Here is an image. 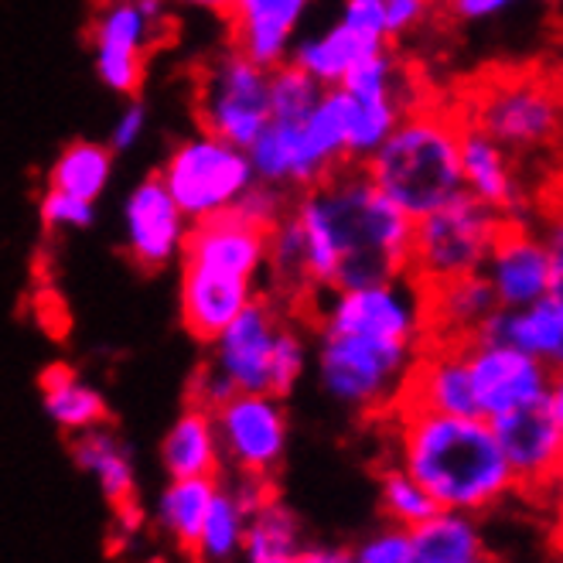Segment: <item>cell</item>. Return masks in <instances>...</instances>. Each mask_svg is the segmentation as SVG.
<instances>
[{
  "label": "cell",
  "mask_w": 563,
  "mask_h": 563,
  "mask_svg": "<svg viewBox=\"0 0 563 563\" xmlns=\"http://www.w3.org/2000/svg\"><path fill=\"white\" fill-rule=\"evenodd\" d=\"M301 225L311 297L410 277L413 222L369 181L362 164H342L290 198Z\"/></svg>",
  "instance_id": "cell-1"
},
{
  "label": "cell",
  "mask_w": 563,
  "mask_h": 563,
  "mask_svg": "<svg viewBox=\"0 0 563 563\" xmlns=\"http://www.w3.org/2000/svg\"><path fill=\"white\" fill-rule=\"evenodd\" d=\"M393 420L396 465L427 488L438 509L478 516L519 488L485 417L393 410Z\"/></svg>",
  "instance_id": "cell-2"
},
{
  "label": "cell",
  "mask_w": 563,
  "mask_h": 563,
  "mask_svg": "<svg viewBox=\"0 0 563 563\" xmlns=\"http://www.w3.org/2000/svg\"><path fill=\"white\" fill-rule=\"evenodd\" d=\"M369 181L410 222L465 191L461 178V113L410 107L393 134L362 164Z\"/></svg>",
  "instance_id": "cell-3"
},
{
  "label": "cell",
  "mask_w": 563,
  "mask_h": 563,
  "mask_svg": "<svg viewBox=\"0 0 563 563\" xmlns=\"http://www.w3.org/2000/svg\"><path fill=\"white\" fill-rule=\"evenodd\" d=\"M349 99L345 92L324 89L318 103L301 120H271L246 147L253 175L284 195H301L349 164Z\"/></svg>",
  "instance_id": "cell-4"
},
{
  "label": "cell",
  "mask_w": 563,
  "mask_h": 563,
  "mask_svg": "<svg viewBox=\"0 0 563 563\" xmlns=\"http://www.w3.org/2000/svg\"><path fill=\"white\" fill-rule=\"evenodd\" d=\"M423 345L369 331L314 328V373L321 389L345 410L393 413Z\"/></svg>",
  "instance_id": "cell-5"
},
{
  "label": "cell",
  "mask_w": 563,
  "mask_h": 563,
  "mask_svg": "<svg viewBox=\"0 0 563 563\" xmlns=\"http://www.w3.org/2000/svg\"><path fill=\"white\" fill-rule=\"evenodd\" d=\"M175 35L172 0H96L89 48L96 76L110 92L134 99L147 79V58Z\"/></svg>",
  "instance_id": "cell-6"
},
{
  "label": "cell",
  "mask_w": 563,
  "mask_h": 563,
  "mask_svg": "<svg viewBox=\"0 0 563 563\" xmlns=\"http://www.w3.org/2000/svg\"><path fill=\"white\" fill-rule=\"evenodd\" d=\"M157 178L172 191L191 225L233 212L256 185L246 147L206 134V130L172 144Z\"/></svg>",
  "instance_id": "cell-7"
},
{
  "label": "cell",
  "mask_w": 563,
  "mask_h": 563,
  "mask_svg": "<svg viewBox=\"0 0 563 563\" xmlns=\"http://www.w3.org/2000/svg\"><path fill=\"white\" fill-rule=\"evenodd\" d=\"M195 123L236 147H250L271 123V69L225 45L195 69Z\"/></svg>",
  "instance_id": "cell-8"
},
{
  "label": "cell",
  "mask_w": 563,
  "mask_h": 563,
  "mask_svg": "<svg viewBox=\"0 0 563 563\" xmlns=\"http://www.w3.org/2000/svg\"><path fill=\"white\" fill-rule=\"evenodd\" d=\"M509 219L475 195L461 191L448 206L413 222L410 236V280L420 287L478 274L485 256Z\"/></svg>",
  "instance_id": "cell-9"
},
{
  "label": "cell",
  "mask_w": 563,
  "mask_h": 563,
  "mask_svg": "<svg viewBox=\"0 0 563 563\" xmlns=\"http://www.w3.org/2000/svg\"><path fill=\"white\" fill-rule=\"evenodd\" d=\"M461 120L478 130L509 154H533L550 147L563 134V92L540 76L488 79L475 99V113Z\"/></svg>",
  "instance_id": "cell-10"
},
{
  "label": "cell",
  "mask_w": 563,
  "mask_h": 563,
  "mask_svg": "<svg viewBox=\"0 0 563 563\" xmlns=\"http://www.w3.org/2000/svg\"><path fill=\"white\" fill-rule=\"evenodd\" d=\"M290 301L263 287L253 301L225 324L222 335L209 345V366L236 393H271L274 349ZM274 396V393H271Z\"/></svg>",
  "instance_id": "cell-11"
},
{
  "label": "cell",
  "mask_w": 563,
  "mask_h": 563,
  "mask_svg": "<svg viewBox=\"0 0 563 563\" xmlns=\"http://www.w3.org/2000/svg\"><path fill=\"white\" fill-rule=\"evenodd\" d=\"M222 465L236 475L271 478L287 451V410L280 396L271 393H233L212 410Z\"/></svg>",
  "instance_id": "cell-12"
},
{
  "label": "cell",
  "mask_w": 563,
  "mask_h": 563,
  "mask_svg": "<svg viewBox=\"0 0 563 563\" xmlns=\"http://www.w3.org/2000/svg\"><path fill=\"white\" fill-rule=\"evenodd\" d=\"M465 362H468V376H472L475 410L485 420H495V417L519 410L526 404L547 400L550 383H553V373L540 358L526 355L506 342L468 339Z\"/></svg>",
  "instance_id": "cell-13"
},
{
  "label": "cell",
  "mask_w": 563,
  "mask_h": 563,
  "mask_svg": "<svg viewBox=\"0 0 563 563\" xmlns=\"http://www.w3.org/2000/svg\"><path fill=\"white\" fill-rule=\"evenodd\" d=\"M120 225H123V253L144 274L175 267L191 229V222L178 209L172 191L164 188L157 172L130 188L120 212Z\"/></svg>",
  "instance_id": "cell-14"
},
{
  "label": "cell",
  "mask_w": 563,
  "mask_h": 563,
  "mask_svg": "<svg viewBox=\"0 0 563 563\" xmlns=\"http://www.w3.org/2000/svg\"><path fill=\"white\" fill-rule=\"evenodd\" d=\"M260 290L263 284L256 280L188 260L178 263V314L188 335L202 345H212Z\"/></svg>",
  "instance_id": "cell-15"
},
{
  "label": "cell",
  "mask_w": 563,
  "mask_h": 563,
  "mask_svg": "<svg viewBox=\"0 0 563 563\" xmlns=\"http://www.w3.org/2000/svg\"><path fill=\"white\" fill-rule=\"evenodd\" d=\"M499 308H526L550 294V256L537 229L509 219L482 267Z\"/></svg>",
  "instance_id": "cell-16"
},
{
  "label": "cell",
  "mask_w": 563,
  "mask_h": 563,
  "mask_svg": "<svg viewBox=\"0 0 563 563\" xmlns=\"http://www.w3.org/2000/svg\"><path fill=\"white\" fill-rule=\"evenodd\" d=\"M519 488H547L560 482V430L547 400L526 404L488 420Z\"/></svg>",
  "instance_id": "cell-17"
},
{
  "label": "cell",
  "mask_w": 563,
  "mask_h": 563,
  "mask_svg": "<svg viewBox=\"0 0 563 563\" xmlns=\"http://www.w3.org/2000/svg\"><path fill=\"white\" fill-rule=\"evenodd\" d=\"M393 410L478 413L465 362V342H423L400 393V404Z\"/></svg>",
  "instance_id": "cell-18"
},
{
  "label": "cell",
  "mask_w": 563,
  "mask_h": 563,
  "mask_svg": "<svg viewBox=\"0 0 563 563\" xmlns=\"http://www.w3.org/2000/svg\"><path fill=\"white\" fill-rule=\"evenodd\" d=\"M311 0H233L225 14L229 45L263 69H277L290 58Z\"/></svg>",
  "instance_id": "cell-19"
},
{
  "label": "cell",
  "mask_w": 563,
  "mask_h": 563,
  "mask_svg": "<svg viewBox=\"0 0 563 563\" xmlns=\"http://www.w3.org/2000/svg\"><path fill=\"white\" fill-rule=\"evenodd\" d=\"M73 461L96 478L103 499L113 506L117 522L134 533L141 526V503H137V478H134V461H130L126 444L113 434V427H89L82 434H73L69 441Z\"/></svg>",
  "instance_id": "cell-20"
},
{
  "label": "cell",
  "mask_w": 563,
  "mask_h": 563,
  "mask_svg": "<svg viewBox=\"0 0 563 563\" xmlns=\"http://www.w3.org/2000/svg\"><path fill=\"white\" fill-rule=\"evenodd\" d=\"M461 178H465V191L478 202L492 206L506 219L526 222V195L512 168V154L468 120H461Z\"/></svg>",
  "instance_id": "cell-21"
},
{
  "label": "cell",
  "mask_w": 563,
  "mask_h": 563,
  "mask_svg": "<svg viewBox=\"0 0 563 563\" xmlns=\"http://www.w3.org/2000/svg\"><path fill=\"white\" fill-rule=\"evenodd\" d=\"M495 311L499 301L482 271L423 287L427 342H468Z\"/></svg>",
  "instance_id": "cell-22"
},
{
  "label": "cell",
  "mask_w": 563,
  "mask_h": 563,
  "mask_svg": "<svg viewBox=\"0 0 563 563\" xmlns=\"http://www.w3.org/2000/svg\"><path fill=\"white\" fill-rule=\"evenodd\" d=\"M475 339L506 342L540 358L550 373H563V301L547 294L526 308H499Z\"/></svg>",
  "instance_id": "cell-23"
},
{
  "label": "cell",
  "mask_w": 563,
  "mask_h": 563,
  "mask_svg": "<svg viewBox=\"0 0 563 563\" xmlns=\"http://www.w3.org/2000/svg\"><path fill=\"white\" fill-rule=\"evenodd\" d=\"M386 45L389 42L362 35V31H355L352 24L335 21L331 27L318 31V35L297 38L287 62H294L297 69L308 73L321 89H335V86H342V79L355 69L362 58L386 48Z\"/></svg>",
  "instance_id": "cell-24"
},
{
  "label": "cell",
  "mask_w": 563,
  "mask_h": 563,
  "mask_svg": "<svg viewBox=\"0 0 563 563\" xmlns=\"http://www.w3.org/2000/svg\"><path fill=\"white\" fill-rule=\"evenodd\" d=\"M161 461L172 478H219L222 451L212 410L188 404L161 441Z\"/></svg>",
  "instance_id": "cell-25"
},
{
  "label": "cell",
  "mask_w": 563,
  "mask_h": 563,
  "mask_svg": "<svg viewBox=\"0 0 563 563\" xmlns=\"http://www.w3.org/2000/svg\"><path fill=\"white\" fill-rule=\"evenodd\" d=\"M485 556L482 526L468 512L438 509L410 529V563H478Z\"/></svg>",
  "instance_id": "cell-26"
},
{
  "label": "cell",
  "mask_w": 563,
  "mask_h": 563,
  "mask_svg": "<svg viewBox=\"0 0 563 563\" xmlns=\"http://www.w3.org/2000/svg\"><path fill=\"white\" fill-rule=\"evenodd\" d=\"M42 386V407L55 427H62L65 434H82L89 427L110 423V407L92 383H86L73 366H48L38 379Z\"/></svg>",
  "instance_id": "cell-27"
},
{
  "label": "cell",
  "mask_w": 563,
  "mask_h": 563,
  "mask_svg": "<svg viewBox=\"0 0 563 563\" xmlns=\"http://www.w3.org/2000/svg\"><path fill=\"white\" fill-rule=\"evenodd\" d=\"M305 547L308 543L301 537V519L274 495L267 506H260L246 519V537H243L240 556L243 563H297Z\"/></svg>",
  "instance_id": "cell-28"
},
{
  "label": "cell",
  "mask_w": 563,
  "mask_h": 563,
  "mask_svg": "<svg viewBox=\"0 0 563 563\" xmlns=\"http://www.w3.org/2000/svg\"><path fill=\"white\" fill-rule=\"evenodd\" d=\"M113 161H117V154L110 151V144L73 141L55 154L45 185L79 195L86 202H99V195L107 191V185L113 178Z\"/></svg>",
  "instance_id": "cell-29"
},
{
  "label": "cell",
  "mask_w": 563,
  "mask_h": 563,
  "mask_svg": "<svg viewBox=\"0 0 563 563\" xmlns=\"http://www.w3.org/2000/svg\"><path fill=\"white\" fill-rule=\"evenodd\" d=\"M216 478H172V485L157 499V526L168 533L185 553H191L198 529L206 522V512L216 499Z\"/></svg>",
  "instance_id": "cell-30"
},
{
  "label": "cell",
  "mask_w": 563,
  "mask_h": 563,
  "mask_svg": "<svg viewBox=\"0 0 563 563\" xmlns=\"http://www.w3.org/2000/svg\"><path fill=\"white\" fill-rule=\"evenodd\" d=\"M246 519L250 516L240 509L236 495L225 485H219L216 499L206 512V522H202V529H198L191 556H198L202 563H233L243 550Z\"/></svg>",
  "instance_id": "cell-31"
},
{
  "label": "cell",
  "mask_w": 563,
  "mask_h": 563,
  "mask_svg": "<svg viewBox=\"0 0 563 563\" xmlns=\"http://www.w3.org/2000/svg\"><path fill=\"white\" fill-rule=\"evenodd\" d=\"M379 506L393 526L404 529H413L438 512V503L430 499L427 488L417 478H410L396 461L379 472Z\"/></svg>",
  "instance_id": "cell-32"
},
{
  "label": "cell",
  "mask_w": 563,
  "mask_h": 563,
  "mask_svg": "<svg viewBox=\"0 0 563 563\" xmlns=\"http://www.w3.org/2000/svg\"><path fill=\"white\" fill-rule=\"evenodd\" d=\"M321 92L324 89L294 62L277 65L271 69V120H301L321 99Z\"/></svg>",
  "instance_id": "cell-33"
},
{
  "label": "cell",
  "mask_w": 563,
  "mask_h": 563,
  "mask_svg": "<svg viewBox=\"0 0 563 563\" xmlns=\"http://www.w3.org/2000/svg\"><path fill=\"white\" fill-rule=\"evenodd\" d=\"M308 362H311V345L308 335L297 328L294 318L284 321L280 335H277V349H274V369H271V393L274 396H290L294 386L305 379L308 373Z\"/></svg>",
  "instance_id": "cell-34"
},
{
  "label": "cell",
  "mask_w": 563,
  "mask_h": 563,
  "mask_svg": "<svg viewBox=\"0 0 563 563\" xmlns=\"http://www.w3.org/2000/svg\"><path fill=\"white\" fill-rule=\"evenodd\" d=\"M38 219H42V229L48 236H58V233H82L96 222V202H86L79 195H69V191H58V188H48L38 195Z\"/></svg>",
  "instance_id": "cell-35"
},
{
  "label": "cell",
  "mask_w": 563,
  "mask_h": 563,
  "mask_svg": "<svg viewBox=\"0 0 563 563\" xmlns=\"http://www.w3.org/2000/svg\"><path fill=\"white\" fill-rule=\"evenodd\" d=\"M352 563H410V529L383 526L352 550Z\"/></svg>",
  "instance_id": "cell-36"
},
{
  "label": "cell",
  "mask_w": 563,
  "mask_h": 563,
  "mask_svg": "<svg viewBox=\"0 0 563 563\" xmlns=\"http://www.w3.org/2000/svg\"><path fill=\"white\" fill-rule=\"evenodd\" d=\"M144 134H147V107L141 103V96H134V99H126V107L117 113L107 144L113 154H123L130 147H137Z\"/></svg>",
  "instance_id": "cell-37"
},
{
  "label": "cell",
  "mask_w": 563,
  "mask_h": 563,
  "mask_svg": "<svg viewBox=\"0 0 563 563\" xmlns=\"http://www.w3.org/2000/svg\"><path fill=\"white\" fill-rule=\"evenodd\" d=\"M379 4L386 14V38L393 45L396 38L410 35V31H417L427 21L434 0H379Z\"/></svg>",
  "instance_id": "cell-38"
},
{
  "label": "cell",
  "mask_w": 563,
  "mask_h": 563,
  "mask_svg": "<svg viewBox=\"0 0 563 563\" xmlns=\"http://www.w3.org/2000/svg\"><path fill=\"white\" fill-rule=\"evenodd\" d=\"M537 233L550 256V294L563 301V206L543 219V229H537Z\"/></svg>",
  "instance_id": "cell-39"
},
{
  "label": "cell",
  "mask_w": 563,
  "mask_h": 563,
  "mask_svg": "<svg viewBox=\"0 0 563 563\" xmlns=\"http://www.w3.org/2000/svg\"><path fill=\"white\" fill-rule=\"evenodd\" d=\"M339 21L352 24L355 31H362V35H373L379 42H389L386 38V14H383L379 0H342Z\"/></svg>",
  "instance_id": "cell-40"
},
{
  "label": "cell",
  "mask_w": 563,
  "mask_h": 563,
  "mask_svg": "<svg viewBox=\"0 0 563 563\" xmlns=\"http://www.w3.org/2000/svg\"><path fill=\"white\" fill-rule=\"evenodd\" d=\"M512 4H516V0H448V11L457 21H488V18L503 14Z\"/></svg>",
  "instance_id": "cell-41"
},
{
  "label": "cell",
  "mask_w": 563,
  "mask_h": 563,
  "mask_svg": "<svg viewBox=\"0 0 563 563\" xmlns=\"http://www.w3.org/2000/svg\"><path fill=\"white\" fill-rule=\"evenodd\" d=\"M547 404L553 410L556 430H560V482H563V373H553L550 393H547Z\"/></svg>",
  "instance_id": "cell-42"
},
{
  "label": "cell",
  "mask_w": 563,
  "mask_h": 563,
  "mask_svg": "<svg viewBox=\"0 0 563 563\" xmlns=\"http://www.w3.org/2000/svg\"><path fill=\"white\" fill-rule=\"evenodd\" d=\"M297 563H352V550L345 547H305Z\"/></svg>",
  "instance_id": "cell-43"
},
{
  "label": "cell",
  "mask_w": 563,
  "mask_h": 563,
  "mask_svg": "<svg viewBox=\"0 0 563 563\" xmlns=\"http://www.w3.org/2000/svg\"><path fill=\"white\" fill-rule=\"evenodd\" d=\"M175 8H191V11H206V14H216V18H225L229 8H233V0H172Z\"/></svg>",
  "instance_id": "cell-44"
},
{
  "label": "cell",
  "mask_w": 563,
  "mask_h": 563,
  "mask_svg": "<svg viewBox=\"0 0 563 563\" xmlns=\"http://www.w3.org/2000/svg\"><path fill=\"white\" fill-rule=\"evenodd\" d=\"M478 563H499V560H492V556H485V560H478Z\"/></svg>",
  "instance_id": "cell-45"
}]
</instances>
